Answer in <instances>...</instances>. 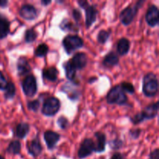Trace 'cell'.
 Listing matches in <instances>:
<instances>
[{"instance_id": "e575fe53", "label": "cell", "mask_w": 159, "mask_h": 159, "mask_svg": "<svg viewBox=\"0 0 159 159\" xmlns=\"http://www.w3.org/2000/svg\"><path fill=\"white\" fill-rule=\"evenodd\" d=\"M7 84H8V82L7 80H6V77L4 76L3 73L0 71V90L4 91L6 85H7Z\"/></svg>"}, {"instance_id": "e0dca14e", "label": "cell", "mask_w": 159, "mask_h": 159, "mask_svg": "<svg viewBox=\"0 0 159 159\" xmlns=\"http://www.w3.org/2000/svg\"><path fill=\"white\" fill-rule=\"evenodd\" d=\"M30 124L27 123H20L13 129L14 136L20 139H24L30 132Z\"/></svg>"}, {"instance_id": "ba28073f", "label": "cell", "mask_w": 159, "mask_h": 159, "mask_svg": "<svg viewBox=\"0 0 159 159\" xmlns=\"http://www.w3.org/2000/svg\"><path fill=\"white\" fill-rule=\"evenodd\" d=\"M19 13L22 18L29 21L36 20L39 16V12L37 8L30 4L23 5L20 9Z\"/></svg>"}, {"instance_id": "d590c367", "label": "cell", "mask_w": 159, "mask_h": 159, "mask_svg": "<svg viewBox=\"0 0 159 159\" xmlns=\"http://www.w3.org/2000/svg\"><path fill=\"white\" fill-rule=\"evenodd\" d=\"M72 16L73 19L75 20V22L80 21L81 19H82V13H81L80 10H79L78 9H74L72 10Z\"/></svg>"}, {"instance_id": "ac0fdd59", "label": "cell", "mask_w": 159, "mask_h": 159, "mask_svg": "<svg viewBox=\"0 0 159 159\" xmlns=\"http://www.w3.org/2000/svg\"><path fill=\"white\" fill-rule=\"evenodd\" d=\"M120 59L117 54L114 51H110L109 52L105 57L102 60V65L105 68H113V67L116 66L119 64Z\"/></svg>"}, {"instance_id": "5b68a950", "label": "cell", "mask_w": 159, "mask_h": 159, "mask_svg": "<svg viewBox=\"0 0 159 159\" xmlns=\"http://www.w3.org/2000/svg\"><path fill=\"white\" fill-rule=\"evenodd\" d=\"M61 108V102L57 98L49 97L44 101L41 112L46 116H54L58 113Z\"/></svg>"}, {"instance_id": "836d02e7", "label": "cell", "mask_w": 159, "mask_h": 159, "mask_svg": "<svg viewBox=\"0 0 159 159\" xmlns=\"http://www.w3.org/2000/svg\"><path fill=\"white\" fill-rule=\"evenodd\" d=\"M141 132H142V130H141V129H134V130H130L129 132V134L132 139L136 140L138 139L139 137L141 136Z\"/></svg>"}, {"instance_id": "603a6c76", "label": "cell", "mask_w": 159, "mask_h": 159, "mask_svg": "<svg viewBox=\"0 0 159 159\" xmlns=\"http://www.w3.org/2000/svg\"><path fill=\"white\" fill-rule=\"evenodd\" d=\"M16 96V87L13 82H8L7 85L4 90V98L7 100L12 99Z\"/></svg>"}, {"instance_id": "6da1fadb", "label": "cell", "mask_w": 159, "mask_h": 159, "mask_svg": "<svg viewBox=\"0 0 159 159\" xmlns=\"http://www.w3.org/2000/svg\"><path fill=\"white\" fill-rule=\"evenodd\" d=\"M142 91L146 97H155L158 92V81L156 75L150 72L143 78Z\"/></svg>"}, {"instance_id": "52a82bcc", "label": "cell", "mask_w": 159, "mask_h": 159, "mask_svg": "<svg viewBox=\"0 0 159 159\" xmlns=\"http://www.w3.org/2000/svg\"><path fill=\"white\" fill-rule=\"evenodd\" d=\"M95 152V142L91 138H85L81 143L78 151V158L84 159L88 158Z\"/></svg>"}, {"instance_id": "1f68e13d", "label": "cell", "mask_w": 159, "mask_h": 159, "mask_svg": "<svg viewBox=\"0 0 159 159\" xmlns=\"http://www.w3.org/2000/svg\"><path fill=\"white\" fill-rule=\"evenodd\" d=\"M57 124H58V127H60L62 130H65L69 126V122H68V120L67 119L65 116H61L57 119Z\"/></svg>"}, {"instance_id": "d4e9b609", "label": "cell", "mask_w": 159, "mask_h": 159, "mask_svg": "<svg viewBox=\"0 0 159 159\" xmlns=\"http://www.w3.org/2000/svg\"><path fill=\"white\" fill-rule=\"evenodd\" d=\"M65 76L69 81H73L76 76V69L72 66L71 62L68 61L65 65Z\"/></svg>"}, {"instance_id": "74e56055", "label": "cell", "mask_w": 159, "mask_h": 159, "mask_svg": "<svg viewBox=\"0 0 159 159\" xmlns=\"http://www.w3.org/2000/svg\"><path fill=\"white\" fill-rule=\"evenodd\" d=\"M78 4H79V6L83 9H85L89 6V2L85 1V0H79V1H78Z\"/></svg>"}, {"instance_id": "cb8c5ba5", "label": "cell", "mask_w": 159, "mask_h": 159, "mask_svg": "<svg viewBox=\"0 0 159 159\" xmlns=\"http://www.w3.org/2000/svg\"><path fill=\"white\" fill-rule=\"evenodd\" d=\"M60 28L63 31H74V32H78L79 29L75 25L74 23H71V21L68 20V19H64L60 23Z\"/></svg>"}, {"instance_id": "83f0119b", "label": "cell", "mask_w": 159, "mask_h": 159, "mask_svg": "<svg viewBox=\"0 0 159 159\" xmlns=\"http://www.w3.org/2000/svg\"><path fill=\"white\" fill-rule=\"evenodd\" d=\"M37 33L34 29H28L25 33V42L27 43H31L35 41L37 38Z\"/></svg>"}, {"instance_id": "f35d334b", "label": "cell", "mask_w": 159, "mask_h": 159, "mask_svg": "<svg viewBox=\"0 0 159 159\" xmlns=\"http://www.w3.org/2000/svg\"><path fill=\"white\" fill-rule=\"evenodd\" d=\"M110 159H126V158L123 154L120 153V152H116L112 155Z\"/></svg>"}, {"instance_id": "d6986e66", "label": "cell", "mask_w": 159, "mask_h": 159, "mask_svg": "<svg viewBox=\"0 0 159 159\" xmlns=\"http://www.w3.org/2000/svg\"><path fill=\"white\" fill-rule=\"evenodd\" d=\"M10 23L6 16L0 13V40L6 38L9 34Z\"/></svg>"}, {"instance_id": "ffe728a7", "label": "cell", "mask_w": 159, "mask_h": 159, "mask_svg": "<svg viewBox=\"0 0 159 159\" xmlns=\"http://www.w3.org/2000/svg\"><path fill=\"white\" fill-rule=\"evenodd\" d=\"M130 48V42L128 39L123 37L120 39L117 43V52L120 56H124L128 54Z\"/></svg>"}, {"instance_id": "7bdbcfd3", "label": "cell", "mask_w": 159, "mask_h": 159, "mask_svg": "<svg viewBox=\"0 0 159 159\" xmlns=\"http://www.w3.org/2000/svg\"><path fill=\"white\" fill-rule=\"evenodd\" d=\"M0 159H6V158H5L2 155H0Z\"/></svg>"}, {"instance_id": "4dcf8cb0", "label": "cell", "mask_w": 159, "mask_h": 159, "mask_svg": "<svg viewBox=\"0 0 159 159\" xmlns=\"http://www.w3.org/2000/svg\"><path fill=\"white\" fill-rule=\"evenodd\" d=\"M40 100H38V99H35V100L27 102L28 110H30V111L34 112V113H37V112L38 111L39 109H40Z\"/></svg>"}, {"instance_id": "60d3db41", "label": "cell", "mask_w": 159, "mask_h": 159, "mask_svg": "<svg viewBox=\"0 0 159 159\" xmlns=\"http://www.w3.org/2000/svg\"><path fill=\"white\" fill-rule=\"evenodd\" d=\"M41 2V4L42 5H43V6H48V5H50L51 4V2H52L51 1V0H42L41 2Z\"/></svg>"}, {"instance_id": "b9f144b4", "label": "cell", "mask_w": 159, "mask_h": 159, "mask_svg": "<svg viewBox=\"0 0 159 159\" xmlns=\"http://www.w3.org/2000/svg\"><path fill=\"white\" fill-rule=\"evenodd\" d=\"M92 80L96 81V80H97V78H96V77L93 78V79H92ZM93 82H94V81H92V82H91V80H89V83H93Z\"/></svg>"}, {"instance_id": "4fadbf2b", "label": "cell", "mask_w": 159, "mask_h": 159, "mask_svg": "<svg viewBox=\"0 0 159 159\" xmlns=\"http://www.w3.org/2000/svg\"><path fill=\"white\" fill-rule=\"evenodd\" d=\"M98 15V10L96 9V6H89L85 9V26L87 28H89L93 26V23L96 21Z\"/></svg>"}, {"instance_id": "8d00e7d4", "label": "cell", "mask_w": 159, "mask_h": 159, "mask_svg": "<svg viewBox=\"0 0 159 159\" xmlns=\"http://www.w3.org/2000/svg\"><path fill=\"white\" fill-rule=\"evenodd\" d=\"M149 159H159V149L155 148L149 155Z\"/></svg>"}, {"instance_id": "d6a6232c", "label": "cell", "mask_w": 159, "mask_h": 159, "mask_svg": "<svg viewBox=\"0 0 159 159\" xmlns=\"http://www.w3.org/2000/svg\"><path fill=\"white\" fill-rule=\"evenodd\" d=\"M130 121H131V123L134 125H138V124L144 122V119L143 117L142 113H138L137 114H135L134 116H132V117H130Z\"/></svg>"}, {"instance_id": "44dd1931", "label": "cell", "mask_w": 159, "mask_h": 159, "mask_svg": "<svg viewBox=\"0 0 159 159\" xmlns=\"http://www.w3.org/2000/svg\"><path fill=\"white\" fill-rule=\"evenodd\" d=\"M43 79L50 81V82H56L57 80V75H58V71L54 67L51 68H46L43 70Z\"/></svg>"}, {"instance_id": "7a4b0ae2", "label": "cell", "mask_w": 159, "mask_h": 159, "mask_svg": "<svg viewBox=\"0 0 159 159\" xmlns=\"http://www.w3.org/2000/svg\"><path fill=\"white\" fill-rule=\"evenodd\" d=\"M144 2H145L144 0H140V1L137 2L135 4L124 8L121 11L119 16L120 20L122 24L124 26H129L134 21L135 16L138 14V10L142 7Z\"/></svg>"}, {"instance_id": "2e32d148", "label": "cell", "mask_w": 159, "mask_h": 159, "mask_svg": "<svg viewBox=\"0 0 159 159\" xmlns=\"http://www.w3.org/2000/svg\"><path fill=\"white\" fill-rule=\"evenodd\" d=\"M94 136L96 139V144H95V152L96 153H102L106 150L107 144V137L102 132H96Z\"/></svg>"}, {"instance_id": "7402d4cb", "label": "cell", "mask_w": 159, "mask_h": 159, "mask_svg": "<svg viewBox=\"0 0 159 159\" xmlns=\"http://www.w3.org/2000/svg\"><path fill=\"white\" fill-rule=\"evenodd\" d=\"M21 143L18 140H15V141H12L8 145L7 148H6V152L10 155H16L20 154L21 152Z\"/></svg>"}, {"instance_id": "f1b7e54d", "label": "cell", "mask_w": 159, "mask_h": 159, "mask_svg": "<svg viewBox=\"0 0 159 159\" xmlns=\"http://www.w3.org/2000/svg\"><path fill=\"white\" fill-rule=\"evenodd\" d=\"M120 87L121 89H123V91L125 93H129V94L132 95L135 92V89L134 87L133 84L130 83V82H124L120 84Z\"/></svg>"}, {"instance_id": "5bb4252c", "label": "cell", "mask_w": 159, "mask_h": 159, "mask_svg": "<svg viewBox=\"0 0 159 159\" xmlns=\"http://www.w3.org/2000/svg\"><path fill=\"white\" fill-rule=\"evenodd\" d=\"M17 73L20 76H24L29 75L31 71V67L30 65L29 61L25 57H19L16 63Z\"/></svg>"}, {"instance_id": "ee69618b", "label": "cell", "mask_w": 159, "mask_h": 159, "mask_svg": "<svg viewBox=\"0 0 159 159\" xmlns=\"http://www.w3.org/2000/svg\"><path fill=\"white\" fill-rule=\"evenodd\" d=\"M51 159H57V158H52Z\"/></svg>"}, {"instance_id": "9a60e30c", "label": "cell", "mask_w": 159, "mask_h": 159, "mask_svg": "<svg viewBox=\"0 0 159 159\" xmlns=\"http://www.w3.org/2000/svg\"><path fill=\"white\" fill-rule=\"evenodd\" d=\"M158 102H155V103H152L146 107L141 112L144 117V120H152L155 117L158 116Z\"/></svg>"}, {"instance_id": "4316f807", "label": "cell", "mask_w": 159, "mask_h": 159, "mask_svg": "<svg viewBox=\"0 0 159 159\" xmlns=\"http://www.w3.org/2000/svg\"><path fill=\"white\" fill-rule=\"evenodd\" d=\"M111 34L110 30H101L97 35V41L100 44H105L109 40Z\"/></svg>"}, {"instance_id": "277c9868", "label": "cell", "mask_w": 159, "mask_h": 159, "mask_svg": "<svg viewBox=\"0 0 159 159\" xmlns=\"http://www.w3.org/2000/svg\"><path fill=\"white\" fill-rule=\"evenodd\" d=\"M62 45L68 54H72L76 50L82 48L84 45L83 40L77 35H68L62 40Z\"/></svg>"}, {"instance_id": "f546056e", "label": "cell", "mask_w": 159, "mask_h": 159, "mask_svg": "<svg viewBox=\"0 0 159 159\" xmlns=\"http://www.w3.org/2000/svg\"><path fill=\"white\" fill-rule=\"evenodd\" d=\"M109 145H110V148L113 150H119L124 145V141L119 138H115L109 142Z\"/></svg>"}, {"instance_id": "9c48e42d", "label": "cell", "mask_w": 159, "mask_h": 159, "mask_svg": "<svg viewBox=\"0 0 159 159\" xmlns=\"http://www.w3.org/2000/svg\"><path fill=\"white\" fill-rule=\"evenodd\" d=\"M145 21L151 27H155L159 23V9L155 5L148 7L145 14Z\"/></svg>"}, {"instance_id": "3957f363", "label": "cell", "mask_w": 159, "mask_h": 159, "mask_svg": "<svg viewBox=\"0 0 159 159\" xmlns=\"http://www.w3.org/2000/svg\"><path fill=\"white\" fill-rule=\"evenodd\" d=\"M107 101L110 105L116 104L124 106L128 104V98L120 85H115L108 92L107 95Z\"/></svg>"}, {"instance_id": "8992f818", "label": "cell", "mask_w": 159, "mask_h": 159, "mask_svg": "<svg viewBox=\"0 0 159 159\" xmlns=\"http://www.w3.org/2000/svg\"><path fill=\"white\" fill-rule=\"evenodd\" d=\"M22 89L28 97H33L37 92V79L33 75H28L22 82Z\"/></svg>"}, {"instance_id": "7c38bea8", "label": "cell", "mask_w": 159, "mask_h": 159, "mask_svg": "<svg viewBox=\"0 0 159 159\" xmlns=\"http://www.w3.org/2000/svg\"><path fill=\"white\" fill-rule=\"evenodd\" d=\"M72 66L77 70H82L86 66L87 62H88V58L85 53L79 52L76 53L72 58L69 61Z\"/></svg>"}, {"instance_id": "484cf974", "label": "cell", "mask_w": 159, "mask_h": 159, "mask_svg": "<svg viewBox=\"0 0 159 159\" xmlns=\"http://www.w3.org/2000/svg\"><path fill=\"white\" fill-rule=\"evenodd\" d=\"M48 51H49V48L45 43H41V44L38 45L37 48H36L34 51V55L37 57H43L48 54Z\"/></svg>"}, {"instance_id": "30bf717a", "label": "cell", "mask_w": 159, "mask_h": 159, "mask_svg": "<svg viewBox=\"0 0 159 159\" xmlns=\"http://www.w3.org/2000/svg\"><path fill=\"white\" fill-rule=\"evenodd\" d=\"M43 139H44L46 145L49 150H53L55 148L57 142L60 141L61 135L57 132L52 130H47L43 134Z\"/></svg>"}, {"instance_id": "ab89813d", "label": "cell", "mask_w": 159, "mask_h": 159, "mask_svg": "<svg viewBox=\"0 0 159 159\" xmlns=\"http://www.w3.org/2000/svg\"><path fill=\"white\" fill-rule=\"evenodd\" d=\"M8 4H9V2L7 0H0V7L1 8H6Z\"/></svg>"}, {"instance_id": "8fae6325", "label": "cell", "mask_w": 159, "mask_h": 159, "mask_svg": "<svg viewBox=\"0 0 159 159\" xmlns=\"http://www.w3.org/2000/svg\"><path fill=\"white\" fill-rule=\"evenodd\" d=\"M26 149H27L29 155H30L34 158H37L41 154L42 151H43V147L40 144L39 138L37 137L32 141H28L26 144Z\"/></svg>"}]
</instances>
